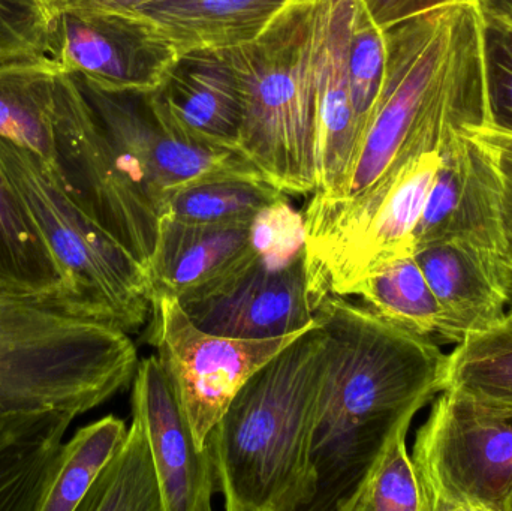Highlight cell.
Segmentation results:
<instances>
[{
    "label": "cell",
    "mask_w": 512,
    "mask_h": 511,
    "mask_svg": "<svg viewBox=\"0 0 512 511\" xmlns=\"http://www.w3.org/2000/svg\"><path fill=\"white\" fill-rule=\"evenodd\" d=\"M468 393L496 407L512 408V317L469 336L447 356L444 390Z\"/></svg>",
    "instance_id": "4316f807"
},
{
    "label": "cell",
    "mask_w": 512,
    "mask_h": 511,
    "mask_svg": "<svg viewBox=\"0 0 512 511\" xmlns=\"http://www.w3.org/2000/svg\"><path fill=\"white\" fill-rule=\"evenodd\" d=\"M384 33V84L340 198L366 191L396 162L441 150L457 132L492 125L478 3L433 9Z\"/></svg>",
    "instance_id": "3957f363"
},
{
    "label": "cell",
    "mask_w": 512,
    "mask_h": 511,
    "mask_svg": "<svg viewBox=\"0 0 512 511\" xmlns=\"http://www.w3.org/2000/svg\"><path fill=\"white\" fill-rule=\"evenodd\" d=\"M249 237L251 224H189L162 218L146 266L150 294L179 299L242 257Z\"/></svg>",
    "instance_id": "d6986e66"
},
{
    "label": "cell",
    "mask_w": 512,
    "mask_h": 511,
    "mask_svg": "<svg viewBox=\"0 0 512 511\" xmlns=\"http://www.w3.org/2000/svg\"><path fill=\"white\" fill-rule=\"evenodd\" d=\"M487 24L512 30V0H478Z\"/></svg>",
    "instance_id": "e575fe53"
},
{
    "label": "cell",
    "mask_w": 512,
    "mask_h": 511,
    "mask_svg": "<svg viewBox=\"0 0 512 511\" xmlns=\"http://www.w3.org/2000/svg\"><path fill=\"white\" fill-rule=\"evenodd\" d=\"M72 77L89 117L63 158L66 189L144 267L174 192L212 177L261 174L239 153L180 131L153 90L107 89Z\"/></svg>",
    "instance_id": "6da1fadb"
},
{
    "label": "cell",
    "mask_w": 512,
    "mask_h": 511,
    "mask_svg": "<svg viewBox=\"0 0 512 511\" xmlns=\"http://www.w3.org/2000/svg\"><path fill=\"white\" fill-rule=\"evenodd\" d=\"M414 255L438 300L436 336L460 344L507 318L512 270L501 251L451 239L421 246Z\"/></svg>",
    "instance_id": "9a60e30c"
},
{
    "label": "cell",
    "mask_w": 512,
    "mask_h": 511,
    "mask_svg": "<svg viewBox=\"0 0 512 511\" xmlns=\"http://www.w3.org/2000/svg\"><path fill=\"white\" fill-rule=\"evenodd\" d=\"M0 161L62 275V290L48 311L126 333L146 326L152 294L143 264L69 197L35 155L0 138Z\"/></svg>",
    "instance_id": "8992f818"
},
{
    "label": "cell",
    "mask_w": 512,
    "mask_h": 511,
    "mask_svg": "<svg viewBox=\"0 0 512 511\" xmlns=\"http://www.w3.org/2000/svg\"><path fill=\"white\" fill-rule=\"evenodd\" d=\"M283 198L288 195L261 174H227L174 192L162 218L189 224H251L262 209Z\"/></svg>",
    "instance_id": "cb8c5ba5"
},
{
    "label": "cell",
    "mask_w": 512,
    "mask_h": 511,
    "mask_svg": "<svg viewBox=\"0 0 512 511\" xmlns=\"http://www.w3.org/2000/svg\"><path fill=\"white\" fill-rule=\"evenodd\" d=\"M486 77L490 122L512 132V30L487 23Z\"/></svg>",
    "instance_id": "1f68e13d"
},
{
    "label": "cell",
    "mask_w": 512,
    "mask_h": 511,
    "mask_svg": "<svg viewBox=\"0 0 512 511\" xmlns=\"http://www.w3.org/2000/svg\"><path fill=\"white\" fill-rule=\"evenodd\" d=\"M249 245L273 260H291L306 249L304 218L292 209L288 198L262 209L251 222Z\"/></svg>",
    "instance_id": "4dcf8cb0"
},
{
    "label": "cell",
    "mask_w": 512,
    "mask_h": 511,
    "mask_svg": "<svg viewBox=\"0 0 512 511\" xmlns=\"http://www.w3.org/2000/svg\"><path fill=\"white\" fill-rule=\"evenodd\" d=\"M328 369L318 320L240 389L206 447L228 511L309 510L318 494L313 441Z\"/></svg>",
    "instance_id": "277c9868"
},
{
    "label": "cell",
    "mask_w": 512,
    "mask_h": 511,
    "mask_svg": "<svg viewBox=\"0 0 512 511\" xmlns=\"http://www.w3.org/2000/svg\"><path fill=\"white\" fill-rule=\"evenodd\" d=\"M415 414L403 417L337 511H426L412 456L406 447Z\"/></svg>",
    "instance_id": "83f0119b"
},
{
    "label": "cell",
    "mask_w": 512,
    "mask_h": 511,
    "mask_svg": "<svg viewBox=\"0 0 512 511\" xmlns=\"http://www.w3.org/2000/svg\"><path fill=\"white\" fill-rule=\"evenodd\" d=\"M328 369L313 441L318 494L307 511L339 510L385 438L444 390L447 354L348 296L322 297Z\"/></svg>",
    "instance_id": "7a4b0ae2"
},
{
    "label": "cell",
    "mask_w": 512,
    "mask_h": 511,
    "mask_svg": "<svg viewBox=\"0 0 512 511\" xmlns=\"http://www.w3.org/2000/svg\"><path fill=\"white\" fill-rule=\"evenodd\" d=\"M508 314H510L511 317H512V308L510 309V312H508Z\"/></svg>",
    "instance_id": "74e56055"
},
{
    "label": "cell",
    "mask_w": 512,
    "mask_h": 511,
    "mask_svg": "<svg viewBox=\"0 0 512 511\" xmlns=\"http://www.w3.org/2000/svg\"><path fill=\"white\" fill-rule=\"evenodd\" d=\"M75 417H0V511H39L66 429Z\"/></svg>",
    "instance_id": "44dd1931"
},
{
    "label": "cell",
    "mask_w": 512,
    "mask_h": 511,
    "mask_svg": "<svg viewBox=\"0 0 512 511\" xmlns=\"http://www.w3.org/2000/svg\"><path fill=\"white\" fill-rule=\"evenodd\" d=\"M60 71L51 56L0 65V138L23 147L50 171L56 164L54 113Z\"/></svg>",
    "instance_id": "7402d4cb"
},
{
    "label": "cell",
    "mask_w": 512,
    "mask_h": 511,
    "mask_svg": "<svg viewBox=\"0 0 512 511\" xmlns=\"http://www.w3.org/2000/svg\"><path fill=\"white\" fill-rule=\"evenodd\" d=\"M351 296L399 329L432 339L438 335V300L415 255L399 258L355 287Z\"/></svg>",
    "instance_id": "d4e9b609"
},
{
    "label": "cell",
    "mask_w": 512,
    "mask_h": 511,
    "mask_svg": "<svg viewBox=\"0 0 512 511\" xmlns=\"http://www.w3.org/2000/svg\"><path fill=\"white\" fill-rule=\"evenodd\" d=\"M78 511H164L158 468L146 428L132 414L122 446L99 474Z\"/></svg>",
    "instance_id": "603a6c76"
},
{
    "label": "cell",
    "mask_w": 512,
    "mask_h": 511,
    "mask_svg": "<svg viewBox=\"0 0 512 511\" xmlns=\"http://www.w3.org/2000/svg\"><path fill=\"white\" fill-rule=\"evenodd\" d=\"M360 0H315L318 188L313 194L336 200L345 194L360 146L352 104L349 44Z\"/></svg>",
    "instance_id": "5bb4252c"
},
{
    "label": "cell",
    "mask_w": 512,
    "mask_h": 511,
    "mask_svg": "<svg viewBox=\"0 0 512 511\" xmlns=\"http://www.w3.org/2000/svg\"><path fill=\"white\" fill-rule=\"evenodd\" d=\"M439 167V150L391 165L351 198L312 194L304 212L310 293L351 296L360 282L415 252V230Z\"/></svg>",
    "instance_id": "52a82bcc"
},
{
    "label": "cell",
    "mask_w": 512,
    "mask_h": 511,
    "mask_svg": "<svg viewBox=\"0 0 512 511\" xmlns=\"http://www.w3.org/2000/svg\"><path fill=\"white\" fill-rule=\"evenodd\" d=\"M177 300L198 329L225 338L262 341L316 323L306 249L291 260H273L249 245L224 272Z\"/></svg>",
    "instance_id": "8fae6325"
},
{
    "label": "cell",
    "mask_w": 512,
    "mask_h": 511,
    "mask_svg": "<svg viewBox=\"0 0 512 511\" xmlns=\"http://www.w3.org/2000/svg\"><path fill=\"white\" fill-rule=\"evenodd\" d=\"M385 66H387V45H385L384 30L379 29L370 20L360 0L354 29H352L351 44H349L352 104H354L355 119L360 131V141L381 93Z\"/></svg>",
    "instance_id": "f1b7e54d"
},
{
    "label": "cell",
    "mask_w": 512,
    "mask_h": 511,
    "mask_svg": "<svg viewBox=\"0 0 512 511\" xmlns=\"http://www.w3.org/2000/svg\"><path fill=\"white\" fill-rule=\"evenodd\" d=\"M303 332L249 341L198 329L174 297H152L147 342L155 348L198 449L249 378Z\"/></svg>",
    "instance_id": "30bf717a"
},
{
    "label": "cell",
    "mask_w": 512,
    "mask_h": 511,
    "mask_svg": "<svg viewBox=\"0 0 512 511\" xmlns=\"http://www.w3.org/2000/svg\"><path fill=\"white\" fill-rule=\"evenodd\" d=\"M153 92L174 125L192 140L239 153L246 96L230 51L180 53Z\"/></svg>",
    "instance_id": "e0dca14e"
},
{
    "label": "cell",
    "mask_w": 512,
    "mask_h": 511,
    "mask_svg": "<svg viewBox=\"0 0 512 511\" xmlns=\"http://www.w3.org/2000/svg\"><path fill=\"white\" fill-rule=\"evenodd\" d=\"M245 87L240 156L286 195L318 188L315 0L288 6L258 38L230 48Z\"/></svg>",
    "instance_id": "5b68a950"
},
{
    "label": "cell",
    "mask_w": 512,
    "mask_h": 511,
    "mask_svg": "<svg viewBox=\"0 0 512 511\" xmlns=\"http://www.w3.org/2000/svg\"><path fill=\"white\" fill-rule=\"evenodd\" d=\"M301 0H156L132 9L180 53L230 50L258 38Z\"/></svg>",
    "instance_id": "ac0fdd59"
},
{
    "label": "cell",
    "mask_w": 512,
    "mask_h": 511,
    "mask_svg": "<svg viewBox=\"0 0 512 511\" xmlns=\"http://www.w3.org/2000/svg\"><path fill=\"white\" fill-rule=\"evenodd\" d=\"M128 434L125 422L104 417L62 444L39 511H78Z\"/></svg>",
    "instance_id": "484cf974"
},
{
    "label": "cell",
    "mask_w": 512,
    "mask_h": 511,
    "mask_svg": "<svg viewBox=\"0 0 512 511\" xmlns=\"http://www.w3.org/2000/svg\"><path fill=\"white\" fill-rule=\"evenodd\" d=\"M62 287L44 234L0 161V302L47 309Z\"/></svg>",
    "instance_id": "ffe728a7"
},
{
    "label": "cell",
    "mask_w": 512,
    "mask_h": 511,
    "mask_svg": "<svg viewBox=\"0 0 512 511\" xmlns=\"http://www.w3.org/2000/svg\"><path fill=\"white\" fill-rule=\"evenodd\" d=\"M156 0H54L57 5L83 6V8L113 9V11H132L137 6Z\"/></svg>",
    "instance_id": "d590c367"
},
{
    "label": "cell",
    "mask_w": 512,
    "mask_h": 511,
    "mask_svg": "<svg viewBox=\"0 0 512 511\" xmlns=\"http://www.w3.org/2000/svg\"><path fill=\"white\" fill-rule=\"evenodd\" d=\"M411 456L426 511H507L512 408L442 390L418 429Z\"/></svg>",
    "instance_id": "9c48e42d"
},
{
    "label": "cell",
    "mask_w": 512,
    "mask_h": 511,
    "mask_svg": "<svg viewBox=\"0 0 512 511\" xmlns=\"http://www.w3.org/2000/svg\"><path fill=\"white\" fill-rule=\"evenodd\" d=\"M469 2L478 0H361V5L379 29L387 30L433 9Z\"/></svg>",
    "instance_id": "836d02e7"
},
{
    "label": "cell",
    "mask_w": 512,
    "mask_h": 511,
    "mask_svg": "<svg viewBox=\"0 0 512 511\" xmlns=\"http://www.w3.org/2000/svg\"><path fill=\"white\" fill-rule=\"evenodd\" d=\"M113 380V351L101 326L0 302V417H77L107 401Z\"/></svg>",
    "instance_id": "ba28073f"
},
{
    "label": "cell",
    "mask_w": 512,
    "mask_h": 511,
    "mask_svg": "<svg viewBox=\"0 0 512 511\" xmlns=\"http://www.w3.org/2000/svg\"><path fill=\"white\" fill-rule=\"evenodd\" d=\"M507 511H512V492H511L510 501H508Z\"/></svg>",
    "instance_id": "8d00e7d4"
},
{
    "label": "cell",
    "mask_w": 512,
    "mask_h": 511,
    "mask_svg": "<svg viewBox=\"0 0 512 511\" xmlns=\"http://www.w3.org/2000/svg\"><path fill=\"white\" fill-rule=\"evenodd\" d=\"M492 156L501 180L502 236L504 257L512 270V132L502 131L493 125L468 129Z\"/></svg>",
    "instance_id": "d6a6232c"
},
{
    "label": "cell",
    "mask_w": 512,
    "mask_h": 511,
    "mask_svg": "<svg viewBox=\"0 0 512 511\" xmlns=\"http://www.w3.org/2000/svg\"><path fill=\"white\" fill-rule=\"evenodd\" d=\"M132 414L146 428L158 468L164 511H210L216 489L209 449H198L176 392L150 356L138 363L132 387Z\"/></svg>",
    "instance_id": "2e32d148"
},
{
    "label": "cell",
    "mask_w": 512,
    "mask_h": 511,
    "mask_svg": "<svg viewBox=\"0 0 512 511\" xmlns=\"http://www.w3.org/2000/svg\"><path fill=\"white\" fill-rule=\"evenodd\" d=\"M51 57L63 71L114 90H156L179 51L140 15L57 5Z\"/></svg>",
    "instance_id": "7c38bea8"
},
{
    "label": "cell",
    "mask_w": 512,
    "mask_h": 511,
    "mask_svg": "<svg viewBox=\"0 0 512 511\" xmlns=\"http://www.w3.org/2000/svg\"><path fill=\"white\" fill-rule=\"evenodd\" d=\"M460 239L504 254L501 180L486 147L468 131L448 138L415 230V251L441 240Z\"/></svg>",
    "instance_id": "4fadbf2b"
},
{
    "label": "cell",
    "mask_w": 512,
    "mask_h": 511,
    "mask_svg": "<svg viewBox=\"0 0 512 511\" xmlns=\"http://www.w3.org/2000/svg\"><path fill=\"white\" fill-rule=\"evenodd\" d=\"M54 0H0V65L51 56Z\"/></svg>",
    "instance_id": "f546056e"
}]
</instances>
